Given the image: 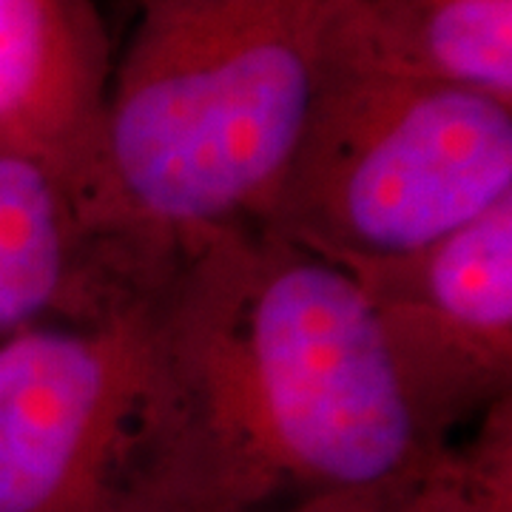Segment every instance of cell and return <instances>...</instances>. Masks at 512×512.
I'll return each instance as SVG.
<instances>
[{"label":"cell","mask_w":512,"mask_h":512,"mask_svg":"<svg viewBox=\"0 0 512 512\" xmlns=\"http://www.w3.org/2000/svg\"><path fill=\"white\" fill-rule=\"evenodd\" d=\"M148 362L120 512H251L399 498L419 433L339 265L259 225L174 245L146 291Z\"/></svg>","instance_id":"6da1fadb"},{"label":"cell","mask_w":512,"mask_h":512,"mask_svg":"<svg viewBox=\"0 0 512 512\" xmlns=\"http://www.w3.org/2000/svg\"><path fill=\"white\" fill-rule=\"evenodd\" d=\"M345 0H137L114 57L97 214L171 248L259 225L322 92Z\"/></svg>","instance_id":"7a4b0ae2"},{"label":"cell","mask_w":512,"mask_h":512,"mask_svg":"<svg viewBox=\"0 0 512 512\" xmlns=\"http://www.w3.org/2000/svg\"><path fill=\"white\" fill-rule=\"evenodd\" d=\"M512 200V106L339 46L259 228L333 265L416 251Z\"/></svg>","instance_id":"3957f363"},{"label":"cell","mask_w":512,"mask_h":512,"mask_svg":"<svg viewBox=\"0 0 512 512\" xmlns=\"http://www.w3.org/2000/svg\"><path fill=\"white\" fill-rule=\"evenodd\" d=\"M148 282L97 322L0 339V512H120L146 387Z\"/></svg>","instance_id":"277c9868"},{"label":"cell","mask_w":512,"mask_h":512,"mask_svg":"<svg viewBox=\"0 0 512 512\" xmlns=\"http://www.w3.org/2000/svg\"><path fill=\"white\" fill-rule=\"evenodd\" d=\"M339 268L362 293L430 444L512 396V200L416 251Z\"/></svg>","instance_id":"5b68a950"},{"label":"cell","mask_w":512,"mask_h":512,"mask_svg":"<svg viewBox=\"0 0 512 512\" xmlns=\"http://www.w3.org/2000/svg\"><path fill=\"white\" fill-rule=\"evenodd\" d=\"M168 248L111 234L55 168L0 151V339L35 325H86L146 288Z\"/></svg>","instance_id":"8992f818"},{"label":"cell","mask_w":512,"mask_h":512,"mask_svg":"<svg viewBox=\"0 0 512 512\" xmlns=\"http://www.w3.org/2000/svg\"><path fill=\"white\" fill-rule=\"evenodd\" d=\"M111 72L97 0H0V151L55 168L97 220Z\"/></svg>","instance_id":"52a82bcc"},{"label":"cell","mask_w":512,"mask_h":512,"mask_svg":"<svg viewBox=\"0 0 512 512\" xmlns=\"http://www.w3.org/2000/svg\"><path fill=\"white\" fill-rule=\"evenodd\" d=\"M339 46L512 106V0H345Z\"/></svg>","instance_id":"ba28073f"},{"label":"cell","mask_w":512,"mask_h":512,"mask_svg":"<svg viewBox=\"0 0 512 512\" xmlns=\"http://www.w3.org/2000/svg\"><path fill=\"white\" fill-rule=\"evenodd\" d=\"M424 461L399 512H512V396Z\"/></svg>","instance_id":"9c48e42d"},{"label":"cell","mask_w":512,"mask_h":512,"mask_svg":"<svg viewBox=\"0 0 512 512\" xmlns=\"http://www.w3.org/2000/svg\"><path fill=\"white\" fill-rule=\"evenodd\" d=\"M251 512H399V504L387 493H339Z\"/></svg>","instance_id":"30bf717a"}]
</instances>
